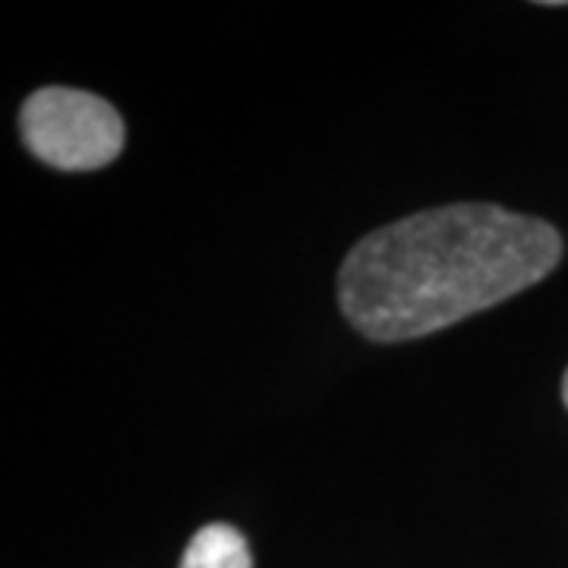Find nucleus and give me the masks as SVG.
Instances as JSON below:
<instances>
[{
    "label": "nucleus",
    "mask_w": 568,
    "mask_h": 568,
    "mask_svg": "<svg viewBox=\"0 0 568 568\" xmlns=\"http://www.w3.org/2000/svg\"><path fill=\"white\" fill-rule=\"evenodd\" d=\"M562 260L552 224L458 203L392 222L351 246L338 304L369 342H410L503 304Z\"/></svg>",
    "instance_id": "nucleus-1"
},
{
    "label": "nucleus",
    "mask_w": 568,
    "mask_h": 568,
    "mask_svg": "<svg viewBox=\"0 0 568 568\" xmlns=\"http://www.w3.org/2000/svg\"><path fill=\"white\" fill-rule=\"evenodd\" d=\"M20 133L36 159L61 171H95L123 149V121L114 104L63 85H48L26 99Z\"/></svg>",
    "instance_id": "nucleus-2"
},
{
    "label": "nucleus",
    "mask_w": 568,
    "mask_h": 568,
    "mask_svg": "<svg viewBox=\"0 0 568 568\" xmlns=\"http://www.w3.org/2000/svg\"><path fill=\"white\" fill-rule=\"evenodd\" d=\"M181 568H253V556L237 528L205 525L183 549Z\"/></svg>",
    "instance_id": "nucleus-3"
},
{
    "label": "nucleus",
    "mask_w": 568,
    "mask_h": 568,
    "mask_svg": "<svg viewBox=\"0 0 568 568\" xmlns=\"http://www.w3.org/2000/svg\"><path fill=\"white\" fill-rule=\"evenodd\" d=\"M562 402H566L568 407V369H566V379H562Z\"/></svg>",
    "instance_id": "nucleus-4"
}]
</instances>
